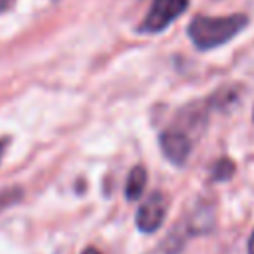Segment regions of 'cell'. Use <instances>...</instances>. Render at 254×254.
<instances>
[{"label":"cell","mask_w":254,"mask_h":254,"mask_svg":"<svg viewBox=\"0 0 254 254\" xmlns=\"http://www.w3.org/2000/svg\"><path fill=\"white\" fill-rule=\"evenodd\" d=\"M187 8H189V0H153L147 16L139 24V32L141 34H157V32H163Z\"/></svg>","instance_id":"cell-2"},{"label":"cell","mask_w":254,"mask_h":254,"mask_svg":"<svg viewBox=\"0 0 254 254\" xmlns=\"http://www.w3.org/2000/svg\"><path fill=\"white\" fill-rule=\"evenodd\" d=\"M232 173H234V163L230 159H220L212 169V179L214 181H226L232 177Z\"/></svg>","instance_id":"cell-6"},{"label":"cell","mask_w":254,"mask_h":254,"mask_svg":"<svg viewBox=\"0 0 254 254\" xmlns=\"http://www.w3.org/2000/svg\"><path fill=\"white\" fill-rule=\"evenodd\" d=\"M145 185H147V171L145 167L141 165H135L129 175H127V183H125V198L129 200H135L143 194L145 190Z\"/></svg>","instance_id":"cell-5"},{"label":"cell","mask_w":254,"mask_h":254,"mask_svg":"<svg viewBox=\"0 0 254 254\" xmlns=\"http://www.w3.org/2000/svg\"><path fill=\"white\" fill-rule=\"evenodd\" d=\"M14 4H16V0H0V14H4V12H8V10H12V8H14Z\"/></svg>","instance_id":"cell-7"},{"label":"cell","mask_w":254,"mask_h":254,"mask_svg":"<svg viewBox=\"0 0 254 254\" xmlns=\"http://www.w3.org/2000/svg\"><path fill=\"white\" fill-rule=\"evenodd\" d=\"M248 26V16L246 14H230V16H196L190 20L187 32L190 42L206 52L212 48H218L226 42H230L232 38H236L242 28Z\"/></svg>","instance_id":"cell-1"},{"label":"cell","mask_w":254,"mask_h":254,"mask_svg":"<svg viewBox=\"0 0 254 254\" xmlns=\"http://www.w3.org/2000/svg\"><path fill=\"white\" fill-rule=\"evenodd\" d=\"M161 149L171 163L185 165L190 155L192 143H190V137L183 129H167L161 133Z\"/></svg>","instance_id":"cell-4"},{"label":"cell","mask_w":254,"mask_h":254,"mask_svg":"<svg viewBox=\"0 0 254 254\" xmlns=\"http://www.w3.org/2000/svg\"><path fill=\"white\" fill-rule=\"evenodd\" d=\"M81 254H101V252H99L97 248H91V246H89V248H85Z\"/></svg>","instance_id":"cell-9"},{"label":"cell","mask_w":254,"mask_h":254,"mask_svg":"<svg viewBox=\"0 0 254 254\" xmlns=\"http://www.w3.org/2000/svg\"><path fill=\"white\" fill-rule=\"evenodd\" d=\"M0 155H2V145H0Z\"/></svg>","instance_id":"cell-10"},{"label":"cell","mask_w":254,"mask_h":254,"mask_svg":"<svg viewBox=\"0 0 254 254\" xmlns=\"http://www.w3.org/2000/svg\"><path fill=\"white\" fill-rule=\"evenodd\" d=\"M165 214H167V198L163 192L155 190L137 208V214H135L137 228L143 232H155L161 228Z\"/></svg>","instance_id":"cell-3"},{"label":"cell","mask_w":254,"mask_h":254,"mask_svg":"<svg viewBox=\"0 0 254 254\" xmlns=\"http://www.w3.org/2000/svg\"><path fill=\"white\" fill-rule=\"evenodd\" d=\"M248 254H254V230H252L250 240H248Z\"/></svg>","instance_id":"cell-8"}]
</instances>
